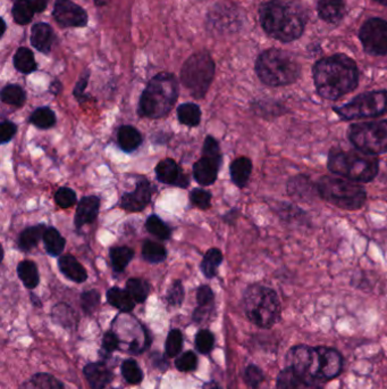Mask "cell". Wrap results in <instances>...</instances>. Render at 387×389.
Wrapping results in <instances>:
<instances>
[{"label":"cell","instance_id":"1","mask_svg":"<svg viewBox=\"0 0 387 389\" xmlns=\"http://www.w3.org/2000/svg\"><path fill=\"white\" fill-rule=\"evenodd\" d=\"M357 65L351 58L334 55L318 62L314 67V81L321 97L335 101L357 88Z\"/></svg>","mask_w":387,"mask_h":389},{"label":"cell","instance_id":"2","mask_svg":"<svg viewBox=\"0 0 387 389\" xmlns=\"http://www.w3.org/2000/svg\"><path fill=\"white\" fill-rule=\"evenodd\" d=\"M286 362L300 374L319 381L334 379L343 368L341 353L330 347L298 345L291 348Z\"/></svg>","mask_w":387,"mask_h":389},{"label":"cell","instance_id":"3","mask_svg":"<svg viewBox=\"0 0 387 389\" xmlns=\"http://www.w3.org/2000/svg\"><path fill=\"white\" fill-rule=\"evenodd\" d=\"M263 30L270 37L290 43L302 34L305 21L299 8L288 0H270L261 10Z\"/></svg>","mask_w":387,"mask_h":389},{"label":"cell","instance_id":"4","mask_svg":"<svg viewBox=\"0 0 387 389\" xmlns=\"http://www.w3.org/2000/svg\"><path fill=\"white\" fill-rule=\"evenodd\" d=\"M327 167L332 174L354 183H370L379 174V162L375 155L359 149L334 148L328 154Z\"/></svg>","mask_w":387,"mask_h":389},{"label":"cell","instance_id":"5","mask_svg":"<svg viewBox=\"0 0 387 389\" xmlns=\"http://www.w3.org/2000/svg\"><path fill=\"white\" fill-rule=\"evenodd\" d=\"M179 97V83L170 73L154 76L143 90L139 103V114L149 119L168 115Z\"/></svg>","mask_w":387,"mask_h":389},{"label":"cell","instance_id":"6","mask_svg":"<svg viewBox=\"0 0 387 389\" xmlns=\"http://www.w3.org/2000/svg\"><path fill=\"white\" fill-rule=\"evenodd\" d=\"M256 72L265 85L281 87L297 81L300 65L290 52L270 49L258 57Z\"/></svg>","mask_w":387,"mask_h":389},{"label":"cell","instance_id":"7","mask_svg":"<svg viewBox=\"0 0 387 389\" xmlns=\"http://www.w3.org/2000/svg\"><path fill=\"white\" fill-rule=\"evenodd\" d=\"M243 307L248 319L259 328H272L281 318V303L277 294L263 285H252L247 288Z\"/></svg>","mask_w":387,"mask_h":389},{"label":"cell","instance_id":"8","mask_svg":"<svg viewBox=\"0 0 387 389\" xmlns=\"http://www.w3.org/2000/svg\"><path fill=\"white\" fill-rule=\"evenodd\" d=\"M317 188L325 201L342 210H359L367 201L365 188L343 176H323Z\"/></svg>","mask_w":387,"mask_h":389},{"label":"cell","instance_id":"9","mask_svg":"<svg viewBox=\"0 0 387 389\" xmlns=\"http://www.w3.org/2000/svg\"><path fill=\"white\" fill-rule=\"evenodd\" d=\"M215 74V63L207 52H198L185 62L181 70V81L197 99L205 97Z\"/></svg>","mask_w":387,"mask_h":389},{"label":"cell","instance_id":"10","mask_svg":"<svg viewBox=\"0 0 387 389\" xmlns=\"http://www.w3.org/2000/svg\"><path fill=\"white\" fill-rule=\"evenodd\" d=\"M348 138L356 148L370 155L387 153V120L350 125Z\"/></svg>","mask_w":387,"mask_h":389},{"label":"cell","instance_id":"11","mask_svg":"<svg viewBox=\"0 0 387 389\" xmlns=\"http://www.w3.org/2000/svg\"><path fill=\"white\" fill-rule=\"evenodd\" d=\"M343 120H361L377 118L387 113V92H370L353 98L343 106L334 108Z\"/></svg>","mask_w":387,"mask_h":389},{"label":"cell","instance_id":"12","mask_svg":"<svg viewBox=\"0 0 387 389\" xmlns=\"http://www.w3.org/2000/svg\"><path fill=\"white\" fill-rule=\"evenodd\" d=\"M363 48L370 55H387V22L372 19L360 31Z\"/></svg>","mask_w":387,"mask_h":389},{"label":"cell","instance_id":"13","mask_svg":"<svg viewBox=\"0 0 387 389\" xmlns=\"http://www.w3.org/2000/svg\"><path fill=\"white\" fill-rule=\"evenodd\" d=\"M52 14L58 24L64 28H81L88 24L87 12L71 0H57Z\"/></svg>","mask_w":387,"mask_h":389},{"label":"cell","instance_id":"14","mask_svg":"<svg viewBox=\"0 0 387 389\" xmlns=\"http://www.w3.org/2000/svg\"><path fill=\"white\" fill-rule=\"evenodd\" d=\"M152 189L148 179L140 176L136 181V187L132 192H125L121 198L122 208L127 212H141L152 201Z\"/></svg>","mask_w":387,"mask_h":389},{"label":"cell","instance_id":"15","mask_svg":"<svg viewBox=\"0 0 387 389\" xmlns=\"http://www.w3.org/2000/svg\"><path fill=\"white\" fill-rule=\"evenodd\" d=\"M277 389H323L319 380L307 377L295 369L286 367L279 372L276 380Z\"/></svg>","mask_w":387,"mask_h":389},{"label":"cell","instance_id":"16","mask_svg":"<svg viewBox=\"0 0 387 389\" xmlns=\"http://www.w3.org/2000/svg\"><path fill=\"white\" fill-rule=\"evenodd\" d=\"M156 176L163 185H175L180 188H188L190 179L172 158H165L156 167Z\"/></svg>","mask_w":387,"mask_h":389},{"label":"cell","instance_id":"17","mask_svg":"<svg viewBox=\"0 0 387 389\" xmlns=\"http://www.w3.org/2000/svg\"><path fill=\"white\" fill-rule=\"evenodd\" d=\"M221 162L210 160V158H200L194 165V178L200 185H210L216 183L218 172L221 170Z\"/></svg>","mask_w":387,"mask_h":389},{"label":"cell","instance_id":"18","mask_svg":"<svg viewBox=\"0 0 387 389\" xmlns=\"http://www.w3.org/2000/svg\"><path fill=\"white\" fill-rule=\"evenodd\" d=\"M100 208V198L98 196H85L80 201L76 208L74 223L78 229L83 225L94 223L97 219Z\"/></svg>","mask_w":387,"mask_h":389},{"label":"cell","instance_id":"19","mask_svg":"<svg viewBox=\"0 0 387 389\" xmlns=\"http://www.w3.org/2000/svg\"><path fill=\"white\" fill-rule=\"evenodd\" d=\"M83 372L92 389H103L112 381V372L101 362L89 363L85 365Z\"/></svg>","mask_w":387,"mask_h":389},{"label":"cell","instance_id":"20","mask_svg":"<svg viewBox=\"0 0 387 389\" xmlns=\"http://www.w3.org/2000/svg\"><path fill=\"white\" fill-rule=\"evenodd\" d=\"M58 268L67 279L72 280L74 283H82L88 279V272L85 267L76 260L75 256L71 254L61 256L58 259Z\"/></svg>","mask_w":387,"mask_h":389},{"label":"cell","instance_id":"21","mask_svg":"<svg viewBox=\"0 0 387 389\" xmlns=\"http://www.w3.org/2000/svg\"><path fill=\"white\" fill-rule=\"evenodd\" d=\"M54 43V31L45 23H38L31 31V43L43 54H48Z\"/></svg>","mask_w":387,"mask_h":389},{"label":"cell","instance_id":"22","mask_svg":"<svg viewBox=\"0 0 387 389\" xmlns=\"http://www.w3.org/2000/svg\"><path fill=\"white\" fill-rule=\"evenodd\" d=\"M230 174L234 185H238L239 188H244L245 185H248L252 174L251 160L244 156L236 158L231 164Z\"/></svg>","mask_w":387,"mask_h":389},{"label":"cell","instance_id":"23","mask_svg":"<svg viewBox=\"0 0 387 389\" xmlns=\"http://www.w3.org/2000/svg\"><path fill=\"white\" fill-rule=\"evenodd\" d=\"M117 143L123 152L133 153L143 143V136L134 127L123 125L118 129Z\"/></svg>","mask_w":387,"mask_h":389},{"label":"cell","instance_id":"24","mask_svg":"<svg viewBox=\"0 0 387 389\" xmlns=\"http://www.w3.org/2000/svg\"><path fill=\"white\" fill-rule=\"evenodd\" d=\"M45 230L47 228L43 223L24 229L18 236L17 245L20 250H24V252H30L31 250H34V247L39 245L41 238L45 236Z\"/></svg>","mask_w":387,"mask_h":389},{"label":"cell","instance_id":"25","mask_svg":"<svg viewBox=\"0 0 387 389\" xmlns=\"http://www.w3.org/2000/svg\"><path fill=\"white\" fill-rule=\"evenodd\" d=\"M318 13L324 21L335 23L342 19L344 14L343 0H321L318 3Z\"/></svg>","mask_w":387,"mask_h":389},{"label":"cell","instance_id":"26","mask_svg":"<svg viewBox=\"0 0 387 389\" xmlns=\"http://www.w3.org/2000/svg\"><path fill=\"white\" fill-rule=\"evenodd\" d=\"M107 301L112 306L116 307L122 312H131L136 306V302L131 297L127 290L112 287L107 292Z\"/></svg>","mask_w":387,"mask_h":389},{"label":"cell","instance_id":"27","mask_svg":"<svg viewBox=\"0 0 387 389\" xmlns=\"http://www.w3.org/2000/svg\"><path fill=\"white\" fill-rule=\"evenodd\" d=\"M17 276L27 289L36 288L40 283L39 270L32 261H22L18 263Z\"/></svg>","mask_w":387,"mask_h":389},{"label":"cell","instance_id":"28","mask_svg":"<svg viewBox=\"0 0 387 389\" xmlns=\"http://www.w3.org/2000/svg\"><path fill=\"white\" fill-rule=\"evenodd\" d=\"M43 243H45V252L54 257L61 255L66 246V239L54 227H49L45 230Z\"/></svg>","mask_w":387,"mask_h":389},{"label":"cell","instance_id":"29","mask_svg":"<svg viewBox=\"0 0 387 389\" xmlns=\"http://www.w3.org/2000/svg\"><path fill=\"white\" fill-rule=\"evenodd\" d=\"M223 262V254L218 248H210L203 256L200 263V270L205 277L214 279L217 276V270Z\"/></svg>","mask_w":387,"mask_h":389},{"label":"cell","instance_id":"30","mask_svg":"<svg viewBox=\"0 0 387 389\" xmlns=\"http://www.w3.org/2000/svg\"><path fill=\"white\" fill-rule=\"evenodd\" d=\"M112 267L115 272H123L134 257V250L130 247H112L109 250Z\"/></svg>","mask_w":387,"mask_h":389},{"label":"cell","instance_id":"31","mask_svg":"<svg viewBox=\"0 0 387 389\" xmlns=\"http://www.w3.org/2000/svg\"><path fill=\"white\" fill-rule=\"evenodd\" d=\"M177 119L181 125L198 127L201 122V110L197 104H182L177 108Z\"/></svg>","mask_w":387,"mask_h":389},{"label":"cell","instance_id":"32","mask_svg":"<svg viewBox=\"0 0 387 389\" xmlns=\"http://www.w3.org/2000/svg\"><path fill=\"white\" fill-rule=\"evenodd\" d=\"M14 66L18 72L23 74H30L34 72L38 65L34 59V52L25 47L18 48L14 56Z\"/></svg>","mask_w":387,"mask_h":389},{"label":"cell","instance_id":"33","mask_svg":"<svg viewBox=\"0 0 387 389\" xmlns=\"http://www.w3.org/2000/svg\"><path fill=\"white\" fill-rule=\"evenodd\" d=\"M57 122V118L54 111L50 110L49 107H40L36 108L30 116V123L40 129V130H48L54 127Z\"/></svg>","mask_w":387,"mask_h":389},{"label":"cell","instance_id":"34","mask_svg":"<svg viewBox=\"0 0 387 389\" xmlns=\"http://www.w3.org/2000/svg\"><path fill=\"white\" fill-rule=\"evenodd\" d=\"M18 389H64L61 381L50 374H38L25 381Z\"/></svg>","mask_w":387,"mask_h":389},{"label":"cell","instance_id":"35","mask_svg":"<svg viewBox=\"0 0 387 389\" xmlns=\"http://www.w3.org/2000/svg\"><path fill=\"white\" fill-rule=\"evenodd\" d=\"M143 257L145 261L157 264L165 261L167 257V250L161 243L156 241H147L143 246Z\"/></svg>","mask_w":387,"mask_h":389},{"label":"cell","instance_id":"36","mask_svg":"<svg viewBox=\"0 0 387 389\" xmlns=\"http://www.w3.org/2000/svg\"><path fill=\"white\" fill-rule=\"evenodd\" d=\"M126 290L130 294L131 297L133 298L136 303H143L148 298L150 286L145 280L139 279V278H131V279L127 280Z\"/></svg>","mask_w":387,"mask_h":389},{"label":"cell","instance_id":"37","mask_svg":"<svg viewBox=\"0 0 387 389\" xmlns=\"http://www.w3.org/2000/svg\"><path fill=\"white\" fill-rule=\"evenodd\" d=\"M27 101L24 90L17 85H7L1 90V101L12 106L21 107Z\"/></svg>","mask_w":387,"mask_h":389},{"label":"cell","instance_id":"38","mask_svg":"<svg viewBox=\"0 0 387 389\" xmlns=\"http://www.w3.org/2000/svg\"><path fill=\"white\" fill-rule=\"evenodd\" d=\"M145 229L150 234H154V237H157L161 241H167L170 239L172 230L170 227L163 222V220L157 215H150L145 222Z\"/></svg>","mask_w":387,"mask_h":389},{"label":"cell","instance_id":"39","mask_svg":"<svg viewBox=\"0 0 387 389\" xmlns=\"http://www.w3.org/2000/svg\"><path fill=\"white\" fill-rule=\"evenodd\" d=\"M14 21L18 24L25 25L30 23L34 17V7L31 6L30 0H18L13 6L12 10Z\"/></svg>","mask_w":387,"mask_h":389},{"label":"cell","instance_id":"40","mask_svg":"<svg viewBox=\"0 0 387 389\" xmlns=\"http://www.w3.org/2000/svg\"><path fill=\"white\" fill-rule=\"evenodd\" d=\"M54 320L64 328H72L73 325H75L74 311L66 304H58L54 307Z\"/></svg>","mask_w":387,"mask_h":389},{"label":"cell","instance_id":"41","mask_svg":"<svg viewBox=\"0 0 387 389\" xmlns=\"http://www.w3.org/2000/svg\"><path fill=\"white\" fill-rule=\"evenodd\" d=\"M122 374L127 383H134V385L141 383L143 379V370L140 369L139 365L134 360H126L123 362Z\"/></svg>","mask_w":387,"mask_h":389},{"label":"cell","instance_id":"42","mask_svg":"<svg viewBox=\"0 0 387 389\" xmlns=\"http://www.w3.org/2000/svg\"><path fill=\"white\" fill-rule=\"evenodd\" d=\"M182 347H183V337H182L181 332L177 329H173L167 336L166 346H165L167 355L170 358L179 355Z\"/></svg>","mask_w":387,"mask_h":389},{"label":"cell","instance_id":"43","mask_svg":"<svg viewBox=\"0 0 387 389\" xmlns=\"http://www.w3.org/2000/svg\"><path fill=\"white\" fill-rule=\"evenodd\" d=\"M190 201L200 210H208L212 206V192L201 188L194 189L190 194Z\"/></svg>","mask_w":387,"mask_h":389},{"label":"cell","instance_id":"44","mask_svg":"<svg viewBox=\"0 0 387 389\" xmlns=\"http://www.w3.org/2000/svg\"><path fill=\"white\" fill-rule=\"evenodd\" d=\"M54 201L61 208H70L76 204V194L73 189L61 187L54 194Z\"/></svg>","mask_w":387,"mask_h":389},{"label":"cell","instance_id":"45","mask_svg":"<svg viewBox=\"0 0 387 389\" xmlns=\"http://www.w3.org/2000/svg\"><path fill=\"white\" fill-rule=\"evenodd\" d=\"M214 344H215V338L209 330H200L198 332L196 337V346L201 354H208L212 352Z\"/></svg>","mask_w":387,"mask_h":389},{"label":"cell","instance_id":"46","mask_svg":"<svg viewBox=\"0 0 387 389\" xmlns=\"http://www.w3.org/2000/svg\"><path fill=\"white\" fill-rule=\"evenodd\" d=\"M100 304V294L97 290H88L85 292L81 295V306L85 311V313H94V310L99 306Z\"/></svg>","mask_w":387,"mask_h":389},{"label":"cell","instance_id":"47","mask_svg":"<svg viewBox=\"0 0 387 389\" xmlns=\"http://www.w3.org/2000/svg\"><path fill=\"white\" fill-rule=\"evenodd\" d=\"M167 301L173 306H180L184 301V287L180 280H175L167 292Z\"/></svg>","mask_w":387,"mask_h":389},{"label":"cell","instance_id":"48","mask_svg":"<svg viewBox=\"0 0 387 389\" xmlns=\"http://www.w3.org/2000/svg\"><path fill=\"white\" fill-rule=\"evenodd\" d=\"M203 156L210 158V160H215V161L223 162L219 143H218L217 140L212 137V136H207L206 139H205Z\"/></svg>","mask_w":387,"mask_h":389},{"label":"cell","instance_id":"49","mask_svg":"<svg viewBox=\"0 0 387 389\" xmlns=\"http://www.w3.org/2000/svg\"><path fill=\"white\" fill-rule=\"evenodd\" d=\"M245 383L252 389H257L263 381V374L257 365H250L244 371Z\"/></svg>","mask_w":387,"mask_h":389},{"label":"cell","instance_id":"50","mask_svg":"<svg viewBox=\"0 0 387 389\" xmlns=\"http://www.w3.org/2000/svg\"><path fill=\"white\" fill-rule=\"evenodd\" d=\"M176 368L179 369L180 371H183V372H187V371H194V369L197 368L198 365V358L194 352H185L184 354H182L181 356L177 358L175 362Z\"/></svg>","mask_w":387,"mask_h":389},{"label":"cell","instance_id":"51","mask_svg":"<svg viewBox=\"0 0 387 389\" xmlns=\"http://www.w3.org/2000/svg\"><path fill=\"white\" fill-rule=\"evenodd\" d=\"M17 132V125L12 121H3L0 125V141L3 145L9 143Z\"/></svg>","mask_w":387,"mask_h":389},{"label":"cell","instance_id":"52","mask_svg":"<svg viewBox=\"0 0 387 389\" xmlns=\"http://www.w3.org/2000/svg\"><path fill=\"white\" fill-rule=\"evenodd\" d=\"M89 76H90V73H89L88 71H85V73L82 74L81 78H80L79 83H76L74 92H73V94L75 96L76 99L80 103H83V101L89 99L88 94H85V88L88 85Z\"/></svg>","mask_w":387,"mask_h":389},{"label":"cell","instance_id":"53","mask_svg":"<svg viewBox=\"0 0 387 389\" xmlns=\"http://www.w3.org/2000/svg\"><path fill=\"white\" fill-rule=\"evenodd\" d=\"M214 292L210 287L207 286V285H203V286L199 287L197 292V302L198 305L201 307H208L209 305L212 304L214 302Z\"/></svg>","mask_w":387,"mask_h":389},{"label":"cell","instance_id":"54","mask_svg":"<svg viewBox=\"0 0 387 389\" xmlns=\"http://www.w3.org/2000/svg\"><path fill=\"white\" fill-rule=\"evenodd\" d=\"M118 344H119V339L114 332H108L103 336V346L107 352L112 353L117 350Z\"/></svg>","mask_w":387,"mask_h":389},{"label":"cell","instance_id":"55","mask_svg":"<svg viewBox=\"0 0 387 389\" xmlns=\"http://www.w3.org/2000/svg\"><path fill=\"white\" fill-rule=\"evenodd\" d=\"M49 0H30L31 6L34 7V12L41 13L47 8Z\"/></svg>","mask_w":387,"mask_h":389},{"label":"cell","instance_id":"56","mask_svg":"<svg viewBox=\"0 0 387 389\" xmlns=\"http://www.w3.org/2000/svg\"><path fill=\"white\" fill-rule=\"evenodd\" d=\"M61 89H63V85L59 81H54L50 85V92L52 94H61Z\"/></svg>","mask_w":387,"mask_h":389},{"label":"cell","instance_id":"57","mask_svg":"<svg viewBox=\"0 0 387 389\" xmlns=\"http://www.w3.org/2000/svg\"><path fill=\"white\" fill-rule=\"evenodd\" d=\"M203 389H221V387L215 381H208V383H205Z\"/></svg>","mask_w":387,"mask_h":389},{"label":"cell","instance_id":"58","mask_svg":"<svg viewBox=\"0 0 387 389\" xmlns=\"http://www.w3.org/2000/svg\"><path fill=\"white\" fill-rule=\"evenodd\" d=\"M379 3H383V5H386L387 6V0H377Z\"/></svg>","mask_w":387,"mask_h":389}]
</instances>
